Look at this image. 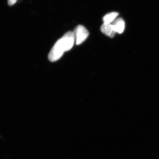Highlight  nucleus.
<instances>
[{
    "label": "nucleus",
    "instance_id": "f257e3e1",
    "mask_svg": "<svg viewBox=\"0 0 159 159\" xmlns=\"http://www.w3.org/2000/svg\"><path fill=\"white\" fill-rule=\"evenodd\" d=\"M75 36L73 31L66 32L53 46L48 55V59L51 62L57 61L66 51L73 48L75 41Z\"/></svg>",
    "mask_w": 159,
    "mask_h": 159
},
{
    "label": "nucleus",
    "instance_id": "f03ea898",
    "mask_svg": "<svg viewBox=\"0 0 159 159\" xmlns=\"http://www.w3.org/2000/svg\"><path fill=\"white\" fill-rule=\"evenodd\" d=\"M73 32L76 39V44L77 45L81 44L83 43L88 37L89 35V31L82 25L77 26Z\"/></svg>",
    "mask_w": 159,
    "mask_h": 159
},
{
    "label": "nucleus",
    "instance_id": "20e7f679",
    "mask_svg": "<svg viewBox=\"0 0 159 159\" xmlns=\"http://www.w3.org/2000/svg\"><path fill=\"white\" fill-rule=\"evenodd\" d=\"M114 30L116 32L121 34L124 31L125 29V22L122 18H119L115 20L113 24H112Z\"/></svg>",
    "mask_w": 159,
    "mask_h": 159
},
{
    "label": "nucleus",
    "instance_id": "39448f33",
    "mask_svg": "<svg viewBox=\"0 0 159 159\" xmlns=\"http://www.w3.org/2000/svg\"><path fill=\"white\" fill-rule=\"evenodd\" d=\"M119 15V13L117 12H111L107 13L103 17V21L104 24H111L115 20V19Z\"/></svg>",
    "mask_w": 159,
    "mask_h": 159
},
{
    "label": "nucleus",
    "instance_id": "423d86ee",
    "mask_svg": "<svg viewBox=\"0 0 159 159\" xmlns=\"http://www.w3.org/2000/svg\"><path fill=\"white\" fill-rule=\"evenodd\" d=\"M17 0H8V4L9 6H12L17 2Z\"/></svg>",
    "mask_w": 159,
    "mask_h": 159
},
{
    "label": "nucleus",
    "instance_id": "7ed1b4c3",
    "mask_svg": "<svg viewBox=\"0 0 159 159\" xmlns=\"http://www.w3.org/2000/svg\"><path fill=\"white\" fill-rule=\"evenodd\" d=\"M100 31L107 36L112 38L115 36L116 32L114 30L113 26L112 24H104L103 23L100 27Z\"/></svg>",
    "mask_w": 159,
    "mask_h": 159
}]
</instances>
